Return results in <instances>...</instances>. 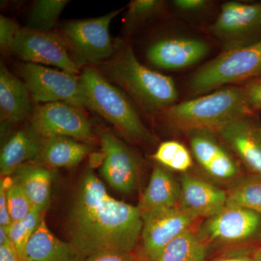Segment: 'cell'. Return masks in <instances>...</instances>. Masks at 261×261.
Wrapping results in <instances>:
<instances>
[{
  "label": "cell",
  "mask_w": 261,
  "mask_h": 261,
  "mask_svg": "<svg viewBox=\"0 0 261 261\" xmlns=\"http://www.w3.org/2000/svg\"><path fill=\"white\" fill-rule=\"evenodd\" d=\"M140 207L113 198L89 168L70 211V243L84 256L102 250L130 252L142 235Z\"/></svg>",
  "instance_id": "1"
},
{
  "label": "cell",
  "mask_w": 261,
  "mask_h": 261,
  "mask_svg": "<svg viewBox=\"0 0 261 261\" xmlns=\"http://www.w3.org/2000/svg\"><path fill=\"white\" fill-rule=\"evenodd\" d=\"M100 72L149 114L162 112L177 100V89L172 78L142 65L130 44L116 49L114 56L102 63Z\"/></svg>",
  "instance_id": "2"
},
{
  "label": "cell",
  "mask_w": 261,
  "mask_h": 261,
  "mask_svg": "<svg viewBox=\"0 0 261 261\" xmlns=\"http://www.w3.org/2000/svg\"><path fill=\"white\" fill-rule=\"evenodd\" d=\"M252 109L243 89L228 87L181 103H176L159 114L174 128L219 132L231 122L247 117Z\"/></svg>",
  "instance_id": "3"
},
{
  "label": "cell",
  "mask_w": 261,
  "mask_h": 261,
  "mask_svg": "<svg viewBox=\"0 0 261 261\" xmlns=\"http://www.w3.org/2000/svg\"><path fill=\"white\" fill-rule=\"evenodd\" d=\"M88 109L97 112L122 135L138 142H152V135L142 123L129 98L93 66L80 75Z\"/></svg>",
  "instance_id": "4"
},
{
  "label": "cell",
  "mask_w": 261,
  "mask_h": 261,
  "mask_svg": "<svg viewBox=\"0 0 261 261\" xmlns=\"http://www.w3.org/2000/svg\"><path fill=\"white\" fill-rule=\"evenodd\" d=\"M260 75L261 39L226 49L196 72L190 89L193 94H203Z\"/></svg>",
  "instance_id": "5"
},
{
  "label": "cell",
  "mask_w": 261,
  "mask_h": 261,
  "mask_svg": "<svg viewBox=\"0 0 261 261\" xmlns=\"http://www.w3.org/2000/svg\"><path fill=\"white\" fill-rule=\"evenodd\" d=\"M121 11L113 10L98 18L72 20L63 25L58 34L79 66L102 64L114 56L116 49L110 34V25Z\"/></svg>",
  "instance_id": "6"
},
{
  "label": "cell",
  "mask_w": 261,
  "mask_h": 261,
  "mask_svg": "<svg viewBox=\"0 0 261 261\" xmlns=\"http://www.w3.org/2000/svg\"><path fill=\"white\" fill-rule=\"evenodd\" d=\"M19 71L32 99L36 102H65L82 109L88 108L80 75L30 63L20 65Z\"/></svg>",
  "instance_id": "7"
},
{
  "label": "cell",
  "mask_w": 261,
  "mask_h": 261,
  "mask_svg": "<svg viewBox=\"0 0 261 261\" xmlns=\"http://www.w3.org/2000/svg\"><path fill=\"white\" fill-rule=\"evenodd\" d=\"M32 114L31 128L42 139L69 137L87 144L94 140L92 125L82 108L49 102L38 106Z\"/></svg>",
  "instance_id": "8"
},
{
  "label": "cell",
  "mask_w": 261,
  "mask_h": 261,
  "mask_svg": "<svg viewBox=\"0 0 261 261\" xmlns=\"http://www.w3.org/2000/svg\"><path fill=\"white\" fill-rule=\"evenodd\" d=\"M12 53L25 63L51 65L75 75L80 73V66L58 34L21 28Z\"/></svg>",
  "instance_id": "9"
},
{
  "label": "cell",
  "mask_w": 261,
  "mask_h": 261,
  "mask_svg": "<svg viewBox=\"0 0 261 261\" xmlns=\"http://www.w3.org/2000/svg\"><path fill=\"white\" fill-rule=\"evenodd\" d=\"M142 238L146 261H155L168 244L190 228L195 218L179 207L142 213Z\"/></svg>",
  "instance_id": "10"
},
{
  "label": "cell",
  "mask_w": 261,
  "mask_h": 261,
  "mask_svg": "<svg viewBox=\"0 0 261 261\" xmlns=\"http://www.w3.org/2000/svg\"><path fill=\"white\" fill-rule=\"evenodd\" d=\"M103 154L100 173L117 191L130 193L138 181L139 163L137 156L115 134L109 130L100 135Z\"/></svg>",
  "instance_id": "11"
},
{
  "label": "cell",
  "mask_w": 261,
  "mask_h": 261,
  "mask_svg": "<svg viewBox=\"0 0 261 261\" xmlns=\"http://www.w3.org/2000/svg\"><path fill=\"white\" fill-rule=\"evenodd\" d=\"M261 215L255 211L226 205L214 216L207 218L200 229L201 240L234 243L243 241L258 231Z\"/></svg>",
  "instance_id": "12"
},
{
  "label": "cell",
  "mask_w": 261,
  "mask_h": 261,
  "mask_svg": "<svg viewBox=\"0 0 261 261\" xmlns=\"http://www.w3.org/2000/svg\"><path fill=\"white\" fill-rule=\"evenodd\" d=\"M210 29L214 36L226 44L228 49L238 47L242 39L261 30V5L225 3Z\"/></svg>",
  "instance_id": "13"
},
{
  "label": "cell",
  "mask_w": 261,
  "mask_h": 261,
  "mask_svg": "<svg viewBox=\"0 0 261 261\" xmlns=\"http://www.w3.org/2000/svg\"><path fill=\"white\" fill-rule=\"evenodd\" d=\"M205 42L190 38H166L153 43L147 51L152 65L164 70H178L198 63L208 53Z\"/></svg>",
  "instance_id": "14"
},
{
  "label": "cell",
  "mask_w": 261,
  "mask_h": 261,
  "mask_svg": "<svg viewBox=\"0 0 261 261\" xmlns=\"http://www.w3.org/2000/svg\"><path fill=\"white\" fill-rule=\"evenodd\" d=\"M227 192L190 173L181 178L178 207L195 219L211 217L226 206Z\"/></svg>",
  "instance_id": "15"
},
{
  "label": "cell",
  "mask_w": 261,
  "mask_h": 261,
  "mask_svg": "<svg viewBox=\"0 0 261 261\" xmlns=\"http://www.w3.org/2000/svg\"><path fill=\"white\" fill-rule=\"evenodd\" d=\"M213 134L205 130L190 132L192 153L212 177L221 180L234 178L239 173L238 164Z\"/></svg>",
  "instance_id": "16"
},
{
  "label": "cell",
  "mask_w": 261,
  "mask_h": 261,
  "mask_svg": "<svg viewBox=\"0 0 261 261\" xmlns=\"http://www.w3.org/2000/svg\"><path fill=\"white\" fill-rule=\"evenodd\" d=\"M239 159L254 174L261 176L260 132L247 117L228 123L218 132Z\"/></svg>",
  "instance_id": "17"
},
{
  "label": "cell",
  "mask_w": 261,
  "mask_h": 261,
  "mask_svg": "<svg viewBox=\"0 0 261 261\" xmlns=\"http://www.w3.org/2000/svg\"><path fill=\"white\" fill-rule=\"evenodd\" d=\"M86 257L70 242L53 234L42 219L27 243L22 261H84Z\"/></svg>",
  "instance_id": "18"
},
{
  "label": "cell",
  "mask_w": 261,
  "mask_h": 261,
  "mask_svg": "<svg viewBox=\"0 0 261 261\" xmlns=\"http://www.w3.org/2000/svg\"><path fill=\"white\" fill-rule=\"evenodd\" d=\"M27 86L10 72L3 63L0 67V118L2 124L23 121L32 111Z\"/></svg>",
  "instance_id": "19"
},
{
  "label": "cell",
  "mask_w": 261,
  "mask_h": 261,
  "mask_svg": "<svg viewBox=\"0 0 261 261\" xmlns=\"http://www.w3.org/2000/svg\"><path fill=\"white\" fill-rule=\"evenodd\" d=\"M42 139L32 128L20 130L2 148L0 170L3 176H8L27 164L37 161L40 153Z\"/></svg>",
  "instance_id": "20"
},
{
  "label": "cell",
  "mask_w": 261,
  "mask_h": 261,
  "mask_svg": "<svg viewBox=\"0 0 261 261\" xmlns=\"http://www.w3.org/2000/svg\"><path fill=\"white\" fill-rule=\"evenodd\" d=\"M13 181L23 188L34 208L43 211L47 208L51 198L53 169L38 163H28L18 168Z\"/></svg>",
  "instance_id": "21"
},
{
  "label": "cell",
  "mask_w": 261,
  "mask_h": 261,
  "mask_svg": "<svg viewBox=\"0 0 261 261\" xmlns=\"http://www.w3.org/2000/svg\"><path fill=\"white\" fill-rule=\"evenodd\" d=\"M90 151L88 144L69 137L42 139L37 160L51 169L72 168L82 162Z\"/></svg>",
  "instance_id": "22"
},
{
  "label": "cell",
  "mask_w": 261,
  "mask_h": 261,
  "mask_svg": "<svg viewBox=\"0 0 261 261\" xmlns=\"http://www.w3.org/2000/svg\"><path fill=\"white\" fill-rule=\"evenodd\" d=\"M180 198L181 185L163 168L156 166L141 200V213L178 207Z\"/></svg>",
  "instance_id": "23"
},
{
  "label": "cell",
  "mask_w": 261,
  "mask_h": 261,
  "mask_svg": "<svg viewBox=\"0 0 261 261\" xmlns=\"http://www.w3.org/2000/svg\"><path fill=\"white\" fill-rule=\"evenodd\" d=\"M203 241L190 228L173 239L155 261H205Z\"/></svg>",
  "instance_id": "24"
},
{
  "label": "cell",
  "mask_w": 261,
  "mask_h": 261,
  "mask_svg": "<svg viewBox=\"0 0 261 261\" xmlns=\"http://www.w3.org/2000/svg\"><path fill=\"white\" fill-rule=\"evenodd\" d=\"M226 192V205L243 207L261 215V176L253 174L240 178Z\"/></svg>",
  "instance_id": "25"
},
{
  "label": "cell",
  "mask_w": 261,
  "mask_h": 261,
  "mask_svg": "<svg viewBox=\"0 0 261 261\" xmlns=\"http://www.w3.org/2000/svg\"><path fill=\"white\" fill-rule=\"evenodd\" d=\"M67 0H38L33 5L25 28L37 32H49L56 27Z\"/></svg>",
  "instance_id": "26"
},
{
  "label": "cell",
  "mask_w": 261,
  "mask_h": 261,
  "mask_svg": "<svg viewBox=\"0 0 261 261\" xmlns=\"http://www.w3.org/2000/svg\"><path fill=\"white\" fill-rule=\"evenodd\" d=\"M152 159L161 166L179 172H187L192 166L191 154L187 147L177 141L162 142L152 154Z\"/></svg>",
  "instance_id": "27"
},
{
  "label": "cell",
  "mask_w": 261,
  "mask_h": 261,
  "mask_svg": "<svg viewBox=\"0 0 261 261\" xmlns=\"http://www.w3.org/2000/svg\"><path fill=\"white\" fill-rule=\"evenodd\" d=\"M42 219V213L33 207L25 217L20 221L12 223L8 228V237L16 250L19 260L22 261L27 243L39 227Z\"/></svg>",
  "instance_id": "28"
},
{
  "label": "cell",
  "mask_w": 261,
  "mask_h": 261,
  "mask_svg": "<svg viewBox=\"0 0 261 261\" xmlns=\"http://www.w3.org/2000/svg\"><path fill=\"white\" fill-rule=\"evenodd\" d=\"M163 2L159 0H133L128 5V11L125 17L124 28L128 34L153 17L163 8Z\"/></svg>",
  "instance_id": "29"
},
{
  "label": "cell",
  "mask_w": 261,
  "mask_h": 261,
  "mask_svg": "<svg viewBox=\"0 0 261 261\" xmlns=\"http://www.w3.org/2000/svg\"><path fill=\"white\" fill-rule=\"evenodd\" d=\"M7 201L12 222L20 221L32 210L33 205L23 188L12 178L7 179Z\"/></svg>",
  "instance_id": "30"
},
{
  "label": "cell",
  "mask_w": 261,
  "mask_h": 261,
  "mask_svg": "<svg viewBox=\"0 0 261 261\" xmlns=\"http://www.w3.org/2000/svg\"><path fill=\"white\" fill-rule=\"evenodd\" d=\"M21 27L15 20L0 15V47L4 53H12L13 44Z\"/></svg>",
  "instance_id": "31"
},
{
  "label": "cell",
  "mask_w": 261,
  "mask_h": 261,
  "mask_svg": "<svg viewBox=\"0 0 261 261\" xmlns=\"http://www.w3.org/2000/svg\"><path fill=\"white\" fill-rule=\"evenodd\" d=\"M130 252L120 250H102L91 254L84 261H135Z\"/></svg>",
  "instance_id": "32"
},
{
  "label": "cell",
  "mask_w": 261,
  "mask_h": 261,
  "mask_svg": "<svg viewBox=\"0 0 261 261\" xmlns=\"http://www.w3.org/2000/svg\"><path fill=\"white\" fill-rule=\"evenodd\" d=\"M243 89L250 108L261 111V78L250 81Z\"/></svg>",
  "instance_id": "33"
},
{
  "label": "cell",
  "mask_w": 261,
  "mask_h": 261,
  "mask_svg": "<svg viewBox=\"0 0 261 261\" xmlns=\"http://www.w3.org/2000/svg\"><path fill=\"white\" fill-rule=\"evenodd\" d=\"M7 187L8 181L5 178H2L0 181V227L8 230L12 224L8 201H7Z\"/></svg>",
  "instance_id": "34"
},
{
  "label": "cell",
  "mask_w": 261,
  "mask_h": 261,
  "mask_svg": "<svg viewBox=\"0 0 261 261\" xmlns=\"http://www.w3.org/2000/svg\"><path fill=\"white\" fill-rule=\"evenodd\" d=\"M173 4L176 9L181 11L196 13L205 9L210 3L206 0H176Z\"/></svg>",
  "instance_id": "35"
},
{
  "label": "cell",
  "mask_w": 261,
  "mask_h": 261,
  "mask_svg": "<svg viewBox=\"0 0 261 261\" xmlns=\"http://www.w3.org/2000/svg\"><path fill=\"white\" fill-rule=\"evenodd\" d=\"M0 261H20L16 250L10 240L0 245Z\"/></svg>",
  "instance_id": "36"
},
{
  "label": "cell",
  "mask_w": 261,
  "mask_h": 261,
  "mask_svg": "<svg viewBox=\"0 0 261 261\" xmlns=\"http://www.w3.org/2000/svg\"><path fill=\"white\" fill-rule=\"evenodd\" d=\"M213 261H253L252 257L246 256V255H238V256L224 257Z\"/></svg>",
  "instance_id": "37"
},
{
  "label": "cell",
  "mask_w": 261,
  "mask_h": 261,
  "mask_svg": "<svg viewBox=\"0 0 261 261\" xmlns=\"http://www.w3.org/2000/svg\"><path fill=\"white\" fill-rule=\"evenodd\" d=\"M8 230L3 227H0V245H4L9 241Z\"/></svg>",
  "instance_id": "38"
},
{
  "label": "cell",
  "mask_w": 261,
  "mask_h": 261,
  "mask_svg": "<svg viewBox=\"0 0 261 261\" xmlns=\"http://www.w3.org/2000/svg\"><path fill=\"white\" fill-rule=\"evenodd\" d=\"M252 260L253 261H261V247L255 252L252 255Z\"/></svg>",
  "instance_id": "39"
},
{
  "label": "cell",
  "mask_w": 261,
  "mask_h": 261,
  "mask_svg": "<svg viewBox=\"0 0 261 261\" xmlns=\"http://www.w3.org/2000/svg\"><path fill=\"white\" fill-rule=\"evenodd\" d=\"M258 233H259V238H260L261 239V223H260V228H259Z\"/></svg>",
  "instance_id": "40"
},
{
  "label": "cell",
  "mask_w": 261,
  "mask_h": 261,
  "mask_svg": "<svg viewBox=\"0 0 261 261\" xmlns=\"http://www.w3.org/2000/svg\"><path fill=\"white\" fill-rule=\"evenodd\" d=\"M135 261H142V260H137V259H135Z\"/></svg>",
  "instance_id": "41"
},
{
  "label": "cell",
  "mask_w": 261,
  "mask_h": 261,
  "mask_svg": "<svg viewBox=\"0 0 261 261\" xmlns=\"http://www.w3.org/2000/svg\"><path fill=\"white\" fill-rule=\"evenodd\" d=\"M260 135H261V130H260Z\"/></svg>",
  "instance_id": "42"
}]
</instances>
